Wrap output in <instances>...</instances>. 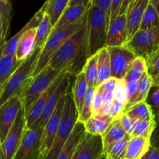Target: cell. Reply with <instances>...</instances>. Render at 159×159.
<instances>
[{"instance_id": "obj_1", "label": "cell", "mask_w": 159, "mask_h": 159, "mask_svg": "<svg viewBox=\"0 0 159 159\" xmlns=\"http://www.w3.org/2000/svg\"><path fill=\"white\" fill-rule=\"evenodd\" d=\"M87 59L85 23L80 30L62 44L48 65L53 70H67L71 76H76L82 71Z\"/></svg>"}, {"instance_id": "obj_2", "label": "cell", "mask_w": 159, "mask_h": 159, "mask_svg": "<svg viewBox=\"0 0 159 159\" xmlns=\"http://www.w3.org/2000/svg\"><path fill=\"white\" fill-rule=\"evenodd\" d=\"M41 48H35L30 57L21 62L2 87L0 106L14 96L21 98L32 81Z\"/></svg>"}, {"instance_id": "obj_3", "label": "cell", "mask_w": 159, "mask_h": 159, "mask_svg": "<svg viewBox=\"0 0 159 159\" xmlns=\"http://www.w3.org/2000/svg\"><path fill=\"white\" fill-rule=\"evenodd\" d=\"M110 18L102 9L89 3L85 18L87 57L96 55L106 47Z\"/></svg>"}, {"instance_id": "obj_4", "label": "cell", "mask_w": 159, "mask_h": 159, "mask_svg": "<svg viewBox=\"0 0 159 159\" xmlns=\"http://www.w3.org/2000/svg\"><path fill=\"white\" fill-rule=\"evenodd\" d=\"M85 18H86V13L74 23L65 25L58 29L53 30L46 44L40 51V56L37 60V66L33 75L34 77L38 74L46 65H48L51 58L61 46L62 44L85 25Z\"/></svg>"}, {"instance_id": "obj_5", "label": "cell", "mask_w": 159, "mask_h": 159, "mask_svg": "<svg viewBox=\"0 0 159 159\" xmlns=\"http://www.w3.org/2000/svg\"><path fill=\"white\" fill-rule=\"evenodd\" d=\"M78 122V112L71 91L68 90L62 111L61 118L53 144L46 159H56L61 150L71 135Z\"/></svg>"}, {"instance_id": "obj_6", "label": "cell", "mask_w": 159, "mask_h": 159, "mask_svg": "<svg viewBox=\"0 0 159 159\" xmlns=\"http://www.w3.org/2000/svg\"><path fill=\"white\" fill-rule=\"evenodd\" d=\"M62 70H53L49 65H46L40 73L33 78L30 85L21 97L25 115L39 97L46 91L54 80L60 75Z\"/></svg>"}, {"instance_id": "obj_7", "label": "cell", "mask_w": 159, "mask_h": 159, "mask_svg": "<svg viewBox=\"0 0 159 159\" xmlns=\"http://www.w3.org/2000/svg\"><path fill=\"white\" fill-rule=\"evenodd\" d=\"M159 45V26L148 30H138L124 46L136 57L146 59Z\"/></svg>"}, {"instance_id": "obj_8", "label": "cell", "mask_w": 159, "mask_h": 159, "mask_svg": "<svg viewBox=\"0 0 159 159\" xmlns=\"http://www.w3.org/2000/svg\"><path fill=\"white\" fill-rule=\"evenodd\" d=\"M43 130V126L25 129L12 159H41L40 139Z\"/></svg>"}, {"instance_id": "obj_9", "label": "cell", "mask_w": 159, "mask_h": 159, "mask_svg": "<svg viewBox=\"0 0 159 159\" xmlns=\"http://www.w3.org/2000/svg\"><path fill=\"white\" fill-rule=\"evenodd\" d=\"M26 127V115L23 107L20 108L15 122L2 143L1 159H12L21 141Z\"/></svg>"}, {"instance_id": "obj_10", "label": "cell", "mask_w": 159, "mask_h": 159, "mask_svg": "<svg viewBox=\"0 0 159 159\" xmlns=\"http://www.w3.org/2000/svg\"><path fill=\"white\" fill-rule=\"evenodd\" d=\"M107 48L110 54L111 77L124 79L136 56L124 45Z\"/></svg>"}, {"instance_id": "obj_11", "label": "cell", "mask_w": 159, "mask_h": 159, "mask_svg": "<svg viewBox=\"0 0 159 159\" xmlns=\"http://www.w3.org/2000/svg\"><path fill=\"white\" fill-rule=\"evenodd\" d=\"M65 97L66 94L64 95L59 101L57 107L54 109V112L50 117L48 121L43 126V133H42L41 139H40V154H41V159H46L48 154L51 150V146L53 144L59 124H60L61 118L62 111H63L64 104H65Z\"/></svg>"}, {"instance_id": "obj_12", "label": "cell", "mask_w": 159, "mask_h": 159, "mask_svg": "<svg viewBox=\"0 0 159 159\" xmlns=\"http://www.w3.org/2000/svg\"><path fill=\"white\" fill-rule=\"evenodd\" d=\"M103 154L101 136L85 132L79 140L71 159H98Z\"/></svg>"}, {"instance_id": "obj_13", "label": "cell", "mask_w": 159, "mask_h": 159, "mask_svg": "<svg viewBox=\"0 0 159 159\" xmlns=\"http://www.w3.org/2000/svg\"><path fill=\"white\" fill-rule=\"evenodd\" d=\"M67 72H68L67 70H62L60 75L54 80V82L47 89L46 91L42 94L39 97L38 99L31 106L30 109L26 115V127H25V129H34V128L37 127V125H38L47 102L49 100L50 97L52 94L53 92L54 91L56 87L61 82L62 79L65 76Z\"/></svg>"}, {"instance_id": "obj_14", "label": "cell", "mask_w": 159, "mask_h": 159, "mask_svg": "<svg viewBox=\"0 0 159 159\" xmlns=\"http://www.w3.org/2000/svg\"><path fill=\"white\" fill-rule=\"evenodd\" d=\"M22 107L23 103L19 96L9 98L0 106V140L2 143L4 141Z\"/></svg>"}, {"instance_id": "obj_15", "label": "cell", "mask_w": 159, "mask_h": 159, "mask_svg": "<svg viewBox=\"0 0 159 159\" xmlns=\"http://www.w3.org/2000/svg\"><path fill=\"white\" fill-rule=\"evenodd\" d=\"M127 16L124 13L110 22L106 47L123 46L127 42Z\"/></svg>"}, {"instance_id": "obj_16", "label": "cell", "mask_w": 159, "mask_h": 159, "mask_svg": "<svg viewBox=\"0 0 159 159\" xmlns=\"http://www.w3.org/2000/svg\"><path fill=\"white\" fill-rule=\"evenodd\" d=\"M71 76H71V73L67 72L65 76L62 79L61 82L56 87V89L53 92L52 94L51 95L49 100H48L46 105H45V108L43 109V112L42 113L41 117H40V119L39 121L37 126H43V127L45 126L47 122L48 121L50 117L51 116V115L54 112V109L57 107L61 98L64 95L66 94L67 92H68V90L69 89L70 80H71Z\"/></svg>"}, {"instance_id": "obj_17", "label": "cell", "mask_w": 159, "mask_h": 159, "mask_svg": "<svg viewBox=\"0 0 159 159\" xmlns=\"http://www.w3.org/2000/svg\"><path fill=\"white\" fill-rule=\"evenodd\" d=\"M149 3V0H133L126 12L127 16V29L128 41L134 34L139 30L143 14Z\"/></svg>"}, {"instance_id": "obj_18", "label": "cell", "mask_w": 159, "mask_h": 159, "mask_svg": "<svg viewBox=\"0 0 159 159\" xmlns=\"http://www.w3.org/2000/svg\"><path fill=\"white\" fill-rule=\"evenodd\" d=\"M151 146L149 137H130L124 159H141Z\"/></svg>"}, {"instance_id": "obj_19", "label": "cell", "mask_w": 159, "mask_h": 159, "mask_svg": "<svg viewBox=\"0 0 159 159\" xmlns=\"http://www.w3.org/2000/svg\"><path fill=\"white\" fill-rule=\"evenodd\" d=\"M85 132L83 123L78 121L71 132V135L67 140L60 153L57 156L56 159H71L74 151L75 150L79 140L82 138V135Z\"/></svg>"}, {"instance_id": "obj_20", "label": "cell", "mask_w": 159, "mask_h": 159, "mask_svg": "<svg viewBox=\"0 0 159 159\" xmlns=\"http://www.w3.org/2000/svg\"><path fill=\"white\" fill-rule=\"evenodd\" d=\"M89 3L82 5H76L72 6H67L66 9L64 10L62 14L61 15L60 18L58 19L56 24L53 26V30L58 29L61 26L65 25L70 24L71 23H74L76 20H79L81 17H83L87 12ZM52 30V31H53Z\"/></svg>"}, {"instance_id": "obj_21", "label": "cell", "mask_w": 159, "mask_h": 159, "mask_svg": "<svg viewBox=\"0 0 159 159\" xmlns=\"http://www.w3.org/2000/svg\"><path fill=\"white\" fill-rule=\"evenodd\" d=\"M113 121L109 115H93L83 123L85 132L93 135L102 136Z\"/></svg>"}, {"instance_id": "obj_22", "label": "cell", "mask_w": 159, "mask_h": 159, "mask_svg": "<svg viewBox=\"0 0 159 159\" xmlns=\"http://www.w3.org/2000/svg\"><path fill=\"white\" fill-rule=\"evenodd\" d=\"M87 90H88V85H87L86 80H85V74L82 71L75 76L74 86L71 90V94H72L74 102L75 104L78 115L82 110Z\"/></svg>"}, {"instance_id": "obj_23", "label": "cell", "mask_w": 159, "mask_h": 159, "mask_svg": "<svg viewBox=\"0 0 159 159\" xmlns=\"http://www.w3.org/2000/svg\"><path fill=\"white\" fill-rule=\"evenodd\" d=\"M127 134L128 133H127L125 129L123 128L120 119L113 120L107 131L101 136L103 151L113 143L124 138Z\"/></svg>"}, {"instance_id": "obj_24", "label": "cell", "mask_w": 159, "mask_h": 159, "mask_svg": "<svg viewBox=\"0 0 159 159\" xmlns=\"http://www.w3.org/2000/svg\"><path fill=\"white\" fill-rule=\"evenodd\" d=\"M97 86L111 77L110 54L107 47L97 52Z\"/></svg>"}, {"instance_id": "obj_25", "label": "cell", "mask_w": 159, "mask_h": 159, "mask_svg": "<svg viewBox=\"0 0 159 159\" xmlns=\"http://www.w3.org/2000/svg\"><path fill=\"white\" fill-rule=\"evenodd\" d=\"M124 113L128 117L136 121L155 119V114L153 110L145 101L130 106L125 111Z\"/></svg>"}, {"instance_id": "obj_26", "label": "cell", "mask_w": 159, "mask_h": 159, "mask_svg": "<svg viewBox=\"0 0 159 159\" xmlns=\"http://www.w3.org/2000/svg\"><path fill=\"white\" fill-rule=\"evenodd\" d=\"M53 25L51 24L49 16L45 12L43 19L37 27L35 38V48H43L46 44L50 34L52 32Z\"/></svg>"}, {"instance_id": "obj_27", "label": "cell", "mask_w": 159, "mask_h": 159, "mask_svg": "<svg viewBox=\"0 0 159 159\" xmlns=\"http://www.w3.org/2000/svg\"><path fill=\"white\" fill-rule=\"evenodd\" d=\"M16 57L2 55L0 58V87H2L16 69L21 64Z\"/></svg>"}, {"instance_id": "obj_28", "label": "cell", "mask_w": 159, "mask_h": 159, "mask_svg": "<svg viewBox=\"0 0 159 159\" xmlns=\"http://www.w3.org/2000/svg\"><path fill=\"white\" fill-rule=\"evenodd\" d=\"M70 0H46L45 12L49 16L53 26L56 24L61 15L68 6Z\"/></svg>"}, {"instance_id": "obj_29", "label": "cell", "mask_w": 159, "mask_h": 159, "mask_svg": "<svg viewBox=\"0 0 159 159\" xmlns=\"http://www.w3.org/2000/svg\"><path fill=\"white\" fill-rule=\"evenodd\" d=\"M130 137V134H127L124 138L115 142L104 150L103 154L107 159H124Z\"/></svg>"}, {"instance_id": "obj_30", "label": "cell", "mask_w": 159, "mask_h": 159, "mask_svg": "<svg viewBox=\"0 0 159 159\" xmlns=\"http://www.w3.org/2000/svg\"><path fill=\"white\" fill-rule=\"evenodd\" d=\"M147 72L148 68L145 59L142 57H136L130 65V69L124 80L125 82L138 81Z\"/></svg>"}, {"instance_id": "obj_31", "label": "cell", "mask_w": 159, "mask_h": 159, "mask_svg": "<svg viewBox=\"0 0 159 159\" xmlns=\"http://www.w3.org/2000/svg\"><path fill=\"white\" fill-rule=\"evenodd\" d=\"M148 73L152 80V86L159 85V45L145 59Z\"/></svg>"}, {"instance_id": "obj_32", "label": "cell", "mask_w": 159, "mask_h": 159, "mask_svg": "<svg viewBox=\"0 0 159 159\" xmlns=\"http://www.w3.org/2000/svg\"><path fill=\"white\" fill-rule=\"evenodd\" d=\"M84 73L88 87H96L97 86V53L88 58L83 67Z\"/></svg>"}, {"instance_id": "obj_33", "label": "cell", "mask_w": 159, "mask_h": 159, "mask_svg": "<svg viewBox=\"0 0 159 159\" xmlns=\"http://www.w3.org/2000/svg\"><path fill=\"white\" fill-rule=\"evenodd\" d=\"M152 87V80L150 75L147 73H144L141 78L138 80V87H137L136 94L131 106L137 103L144 101L147 98L148 92L151 87ZM130 108V107H129Z\"/></svg>"}, {"instance_id": "obj_34", "label": "cell", "mask_w": 159, "mask_h": 159, "mask_svg": "<svg viewBox=\"0 0 159 159\" xmlns=\"http://www.w3.org/2000/svg\"><path fill=\"white\" fill-rule=\"evenodd\" d=\"M159 26V14L155 8L148 3L143 14L139 30H148Z\"/></svg>"}, {"instance_id": "obj_35", "label": "cell", "mask_w": 159, "mask_h": 159, "mask_svg": "<svg viewBox=\"0 0 159 159\" xmlns=\"http://www.w3.org/2000/svg\"><path fill=\"white\" fill-rule=\"evenodd\" d=\"M11 17H12V2H9L8 4H3L0 2V29L5 38H6L9 34Z\"/></svg>"}, {"instance_id": "obj_36", "label": "cell", "mask_w": 159, "mask_h": 159, "mask_svg": "<svg viewBox=\"0 0 159 159\" xmlns=\"http://www.w3.org/2000/svg\"><path fill=\"white\" fill-rule=\"evenodd\" d=\"M95 89L96 87H88L82 110L78 115V121L82 123L87 121L92 115V108H93Z\"/></svg>"}, {"instance_id": "obj_37", "label": "cell", "mask_w": 159, "mask_h": 159, "mask_svg": "<svg viewBox=\"0 0 159 159\" xmlns=\"http://www.w3.org/2000/svg\"><path fill=\"white\" fill-rule=\"evenodd\" d=\"M155 119L153 120H138L135 124L134 129L131 135L133 137L141 136V137H149L150 138L155 128Z\"/></svg>"}, {"instance_id": "obj_38", "label": "cell", "mask_w": 159, "mask_h": 159, "mask_svg": "<svg viewBox=\"0 0 159 159\" xmlns=\"http://www.w3.org/2000/svg\"><path fill=\"white\" fill-rule=\"evenodd\" d=\"M145 101L149 104V106L152 108L153 112H158L159 111V85L152 86V87H151Z\"/></svg>"}, {"instance_id": "obj_39", "label": "cell", "mask_w": 159, "mask_h": 159, "mask_svg": "<svg viewBox=\"0 0 159 159\" xmlns=\"http://www.w3.org/2000/svg\"><path fill=\"white\" fill-rule=\"evenodd\" d=\"M114 99L127 105V95L126 91V82L124 79L117 80L116 88L114 90Z\"/></svg>"}, {"instance_id": "obj_40", "label": "cell", "mask_w": 159, "mask_h": 159, "mask_svg": "<svg viewBox=\"0 0 159 159\" xmlns=\"http://www.w3.org/2000/svg\"><path fill=\"white\" fill-rule=\"evenodd\" d=\"M125 112V105L120 101L114 99L112 102L111 107H110L109 116L111 117L113 120L119 119Z\"/></svg>"}, {"instance_id": "obj_41", "label": "cell", "mask_w": 159, "mask_h": 159, "mask_svg": "<svg viewBox=\"0 0 159 159\" xmlns=\"http://www.w3.org/2000/svg\"><path fill=\"white\" fill-rule=\"evenodd\" d=\"M103 104L102 100V92L99 87H96L95 89L94 98H93V108H92V115H99L102 106Z\"/></svg>"}, {"instance_id": "obj_42", "label": "cell", "mask_w": 159, "mask_h": 159, "mask_svg": "<svg viewBox=\"0 0 159 159\" xmlns=\"http://www.w3.org/2000/svg\"><path fill=\"white\" fill-rule=\"evenodd\" d=\"M137 87H138V81H130L126 82V91L127 95V104L125 106V111L130 107L134 99L135 94L137 91Z\"/></svg>"}, {"instance_id": "obj_43", "label": "cell", "mask_w": 159, "mask_h": 159, "mask_svg": "<svg viewBox=\"0 0 159 159\" xmlns=\"http://www.w3.org/2000/svg\"><path fill=\"white\" fill-rule=\"evenodd\" d=\"M155 114V128L150 137L151 146L159 149V111L154 112Z\"/></svg>"}, {"instance_id": "obj_44", "label": "cell", "mask_w": 159, "mask_h": 159, "mask_svg": "<svg viewBox=\"0 0 159 159\" xmlns=\"http://www.w3.org/2000/svg\"><path fill=\"white\" fill-rule=\"evenodd\" d=\"M119 119H120V122L121 125H122L123 128L125 129L127 133L131 135L132 132H133L134 129L135 124H136L137 123L136 120L128 117L125 113H124V115L119 118Z\"/></svg>"}, {"instance_id": "obj_45", "label": "cell", "mask_w": 159, "mask_h": 159, "mask_svg": "<svg viewBox=\"0 0 159 159\" xmlns=\"http://www.w3.org/2000/svg\"><path fill=\"white\" fill-rule=\"evenodd\" d=\"M90 3L93 6L99 7L107 13L110 18V9H111L112 0H90Z\"/></svg>"}, {"instance_id": "obj_46", "label": "cell", "mask_w": 159, "mask_h": 159, "mask_svg": "<svg viewBox=\"0 0 159 159\" xmlns=\"http://www.w3.org/2000/svg\"><path fill=\"white\" fill-rule=\"evenodd\" d=\"M116 84H117V79L110 77L109 78L108 80L104 81V82H102V84L98 85L97 87H99L102 92L107 91V92H113V93H114Z\"/></svg>"}, {"instance_id": "obj_47", "label": "cell", "mask_w": 159, "mask_h": 159, "mask_svg": "<svg viewBox=\"0 0 159 159\" xmlns=\"http://www.w3.org/2000/svg\"><path fill=\"white\" fill-rule=\"evenodd\" d=\"M123 0H112L111 9H110V22L114 20L119 14L121 4Z\"/></svg>"}, {"instance_id": "obj_48", "label": "cell", "mask_w": 159, "mask_h": 159, "mask_svg": "<svg viewBox=\"0 0 159 159\" xmlns=\"http://www.w3.org/2000/svg\"><path fill=\"white\" fill-rule=\"evenodd\" d=\"M141 159H159V149L150 146L149 149L141 157Z\"/></svg>"}, {"instance_id": "obj_49", "label": "cell", "mask_w": 159, "mask_h": 159, "mask_svg": "<svg viewBox=\"0 0 159 159\" xmlns=\"http://www.w3.org/2000/svg\"><path fill=\"white\" fill-rule=\"evenodd\" d=\"M132 1H133V0H123L122 4H121L119 14H118V15L126 13L127 8H128V6H130V4L131 3Z\"/></svg>"}, {"instance_id": "obj_50", "label": "cell", "mask_w": 159, "mask_h": 159, "mask_svg": "<svg viewBox=\"0 0 159 159\" xmlns=\"http://www.w3.org/2000/svg\"><path fill=\"white\" fill-rule=\"evenodd\" d=\"M90 2V0H70L68 2V6H76V5H82V4H87Z\"/></svg>"}, {"instance_id": "obj_51", "label": "cell", "mask_w": 159, "mask_h": 159, "mask_svg": "<svg viewBox=\"0 0 159 159\" xmlns=\"http://www.w3.org/2000/svg\"><path fill=\"white\" fill-rule=\"evenodd\" d=\"M149 2L155 8V9L159 14V0H149Z\"/></svg>"}, {"instance_id": "obj_52", "label": "cell", "mask_w": 159, "mask_h": 159, "mask_svg": "<svg viewBox=\"0 0 159 159\" xmlns=\"http://www.w3.org/2000/svg\"><path fill=\"white\" fill-rule=\"evenodd\" d=\"M6 41V38H5L2 35V33L1 29H0V44L2 43V42H5Z\"/></svg>"}, {"instance_id": "obj_53", "label": "cell", "mask_w": 159, "mask_h": 159, "mask_svg": "<svg viewBox=\"0 0 159 159\" xmlns=\"http://www.w3.org/2000/svg\"><path fill=\"white\" fill-rule=\"evenodd\" d=\"M5 42H2V43L0 44V58H1V56L2 55V50H3V47H4V45H5Z\"/></svg>"}, {"instance_id": "obj_54", "label": "cell", "mask_w": 159, "mask_h": 159, "mask_svg": "<svg viewBox=\"0 0 159 159\" xmlns=\"http://www.w3.org/2000/svg\"><path fill=\"white\" fill-rule=\"evenodd\" d=\"M10 2V0H0V2L3 3V4H8Z\"/></svg>"}, {"instance_id": "obj_55", "label": "cell", "mask_w": 159, "mask_h": 159, "mask_svg": "<svg viewBox=\"0 0 159 159\" xmlns=\"http://www.w3.org/2000/svg\"><path fill=\"white\" fill-rule=\"evenodd\" d=\"M98 159H107V157H106V156H105V155H104V154H102V155H101V156H100V157H99V158H98Z\"/></svg>"}, {"instance_id": "obj_56", "label": "cell", "mask_w": 159, "mask_h": 159, "mask_svg": "<svg viewBox=\"0 0 159 159\" xmlns=\"http://www.w3.org/2000/svg\"><path fill=\"white\" fill-rule=\"evenodd\" d=\"M2 157V143H1V140H0V159H1Z\"/></svg>"}, {"instance_id": "obj_57", "label": "cell", "mask_w": 159, "mask_h": 159, "mask_svg": "<svg viewBox=\"0 0 159 159\" xmlns=\"http://www.w3.org/2000/svg\"><path fill=\"white\" fill-rule=\"evenodd\" d=\"M1 92H2V87H0V95H1Z\"/></svg>"}]
</instances>
